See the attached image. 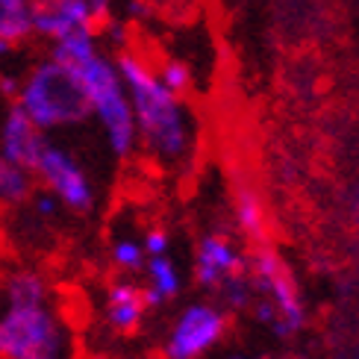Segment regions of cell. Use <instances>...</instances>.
<instances>
[{"label": "cell", "mask_w": 359, "mask_h": 359, "mask_svg": "<svg viewBox=\"0 0 359 359\" xmlns=\"http://www.w3.org/2000/svg\"><path fill=\"white\" fill-rule=\"evenodd\" d=\"M115 65L127 86L144 154L162 168H183L194 156V142H198V127H194L191 109L186 107V97L174 95L159 80L154 62H147L139 50H118Z\"/></svg>", "instance_id": "cell-1"}, {"label": "cell", "mask_w": 359, "mask_h": 359, "mask_svg": "<svg viewBox=\"0 0 359 359\" xmlns=\"http://www.w3.org/2000/svg\"><path fill=\"white\" fill-rule=\"evenodd\" d=\"M83 86V95L88 103V118H95L107 147L112 156L130 159L139 151V133H136V118H133L130 95L121 80V71L115 65V56L100 48L80 59L77 65H71Z\"/></svg>", "instance_id": "cell-2"}, {"label": "cell", "mask_w": 359, "mask_h": 359, "mask_svg": "<svg viewBox=\"0 0 359 359\" xmlns=\"http://www.w3.org/2000/svg\"><path fill=\"white\" fill-rule=\"evenodd\" d=\"M12 103H18L33 118V124L48 136L77 127L88 118V103L77 74L50 53L21 74Z\"/></svg>", "instance_id": "cell-3"}, {"label": "cell", "mask_w": 359, "mask_h": 359, "mask_svg": "<svg viewBox=\"0 0 359 359\" xmlns=\"http://www.w3.org/2000/svg\"><path fill=\"white\" fill-rule=\"evenodd\" d=\"M248 274L253 283V316L277 339H292L306 327V304L289 262L262 242L248 253Z\"/></svg>", "instance_id": "cell-4"}, {"label": "cell", "mask_w": 359, "mask_h": 359, "mask_svg": "<svg viewBox=\"0 0 359 359\" xmlns=\"http://www.w3.org/2000/svg\"><path fill=\"white\" fill-rule=\"evenodd\" d=\"M0 359H74V339L50 304L0 306Z\"/></svg>", "instance_id": "cell-5"}, {"label": "cell", "mask_w": 359, "mask_h": 359, "mask_svg": "<svg viewBox=\"0 0 359 359\" xmlns=\"http://www.w3.org/2000/svg\"><path fill=\"white\" fill-rule=\"evenodd\" d=\"M29 171H33L36 183L41 189H48L68 212L86 215L95 209L97 191H95L92 177H88L83 162L74 156L65 144L50 142V136H48V142L41 144V151Z\"/></svg>", "instance_id": "cell-6"}, {"label": "cell", "mask_w": 359, "mask_h": 359, "mask_svg": "<svg viewBox=\"0 0 359 359\" xmlns=\"http://www.w3.org/2000/svg\"><path fill=\"white\" fill-rule=\"evenodd\" d=\"M230 327V312L212 301H194L174 318L165 336V359H201L221 345Z\"/></svg>", "instance_id": "cell-7"}, {"label": "cell", "mask_w": 359, "mask_h": 359, "mask_svg": "<svg viewBox=\"0 0 359 359\" xmlns=\"http://www.w3.org/2000/svg\"><path fill=\"white\" fill-rule=\"evenodd\" d=\"M248 271V250L238 248V242L227 233H206L198 238L194 245V262H191V274L194 283L206 292H215L224 286L230 277Z\"/></svg>", "instance_id": "cell-8"}, {"label": "cell", "mask_w": 359, "mask_h": 359, "mask_svg": "<svg viewBox=\"0 0 359 359\" xmlns=\"http://www.w3.org/2000/svg\"><path fill=\"white\" fill-rule=\"evenodd\" d=\"M88 29H97V21L86 0H33V39L48 41V48Z\"/></svg>", "instance_id": "cell-9"}, {"label": "cell", "mask_w": 359, "mask_h": 359, "mask_svg": "<svg viewBox=\"0 0 359 359\" xmlns=\"http://www.w3.org/2000/svg\"><path fill=\"white\" fill-rule=\"evenodd\" d=\"M44 142H48V133H41L18 103H9L0 118V154L24 168H33Z\"/></svg>", "instance_id": "cell-10"}, {"label": "cell", "mask_w": 359, "mask_h": 359, "mask_svg": "<svg viewBox=\"0 0 359 359\" xmlns=\"http://www.w3.org/2000/svg\"><path fill=\"white\" fill-rule=\"evenodd\" d=\"M147 301H144V289L133 280H115L107 289V301H103V316L107 324L118 336H130L136 333L144 316H147Z\"/></svg>", "instance_id": "cell-11"}, {"label": "cell", "mask_w": 359, "mask_h": 359, "mask_svg": "<svg viewBox=\"0 0 359 359\" xmlns=\"http://www.w3.org/2000/svg\"><path fill=\"white\" fill-rule=\"evenodd\" d=\"M0 304L4 306H33L50 304V280L36 268H9L0 277Z\"/></svg>", "instance_id": "cell-12"}, {"label": "cell", "mask_w": 359, "mask_h": 359, "mask_svg": "<svg viewBox=\"0 0 359 359\" xmlns=\"http://www.w3.org/2000/svg\"><path fill=\"white\" fill-rule=\"evenodd\" d=\"M142 274H144L142 289H144L147 306H165L183 292V274H180V265L171 259V253L147 257Z\"/></svg>", "instance_id": "cell-13"}, {"label": "cell", "mask_w": 359, "mask_h": 359, "mask_svg": "<svg viewBox=\"0 0 359 359\" xmlns=\"http://www.w3.org/2000/svg\"><path fill=\"white\" fill-rule=\"evenodd\" d=\"M233 221H236L238 236L248 238L250 245L268 242V215H265V203L257 189L238 186L233 191Z\"/></svg>", "instance_id": "cell-14"}, {"label": "cell", "mask_w": 359, "mask_h": 359, "mask_svg": "<svg viewBox=\"0 0 359 359\" xmlns=\"http://www.w3.org/2000/svg\"><path fill=\"white\" fill-rule=\"evenodd\" d=\"M33 39V0H0V56Z\"/></svg>", "instance_id": "cell-15"}, {"label": "cell", "mask_w": 359, "mask_h": 359, "mask_svg": "<svg viewBox=\"0 0 359 359\" xmlns=\"http://www.w3.org/2000/svg\"><path fill=\"white\" fill-rule=\"evenodd\" d=\"M33 189H36L33 171L0 154V206H9V209L24 206L29 201V194H33Z\"/></svg>", "instance_id": "cell-16"}, {"label": "cell", "mask_w": 359, "mask_h": 359, "mask_svg": "<svg viewBox=\"0 0 359 359\" xmlns=\"http://www.w3.org/2000/svg\"><path fill=\"white\" fill-rule=\"evenodd\" d=\"M154 68H156V74H159V80L165 83L174 95L189 97V95L194 92V71H191V65L186 62V59L165 56V59H159Z\"/></svg>", "instance_id": "cell-17"}, {"label": "cell", "mask_w": 359, "mask_h": 359, "mask_svg": "<svg viewBox=\"0 0 359 359\" xmlns=\"http://www.w3.org/2000/svg\"><path fill=\"white\" fill-rule=\"evenodd\" d=\"M215 292H218L221 306L227 309V312H245V309L253 306V297H257V292H253V283H250V274H248V271L230 277V280L224 283V286H218Z\"/></svg>", "instance_id": "cell-18"}, {"label": "cell", "mask_w": 359, "mask_h": 359, "mask_svg": "<svg viewBox=\"0 0 359 359\" xmlns=\"http://www.w3.org/2000/svg\"><path fill=\"white\" fill-rule=\"evenodd\" d=\"M144 262H147V253H144L142 238L121 236L112 242V265L121 274H142Z\"/></svg>", "instance_id": "cell-19"}, {"label": "cell", "mask_w": 359, "mask_h": 359, "mask_svg": "<svg viewBox=\"0 0 359 359\" xmlns=\"http://www.w3.org/2000/svg\"><path fill=\"white\" fill-rule=\"evenodd\" d=\"M27 203H29V209H33L39 218H53L56 209H62V203H59L48 189H33V194H29Z\"/></svg>", "instance_id": "cell-20"}, {"label": "cell", "mask_w": 359, "mask_h": 359, "mask_svg": "<svg viewBox=\"0 0 359 359\" xmlns=\"http://www.w3.org/2000/svg\"><path fill=\"white\" fill-rule=\"evenodd\" d=\"M142 245H144L147 257H162V253L171 250V236L162 230V227H151V230L142 236Z\"/></svg>", "instance_id": "cell-21"}, {"label": "cell", "mask_w": 359, "mask_h": 359, "mask_svg": "<svg viewBox=\"0 0 359 359\" xmlns=\"http://www.w3.org/2000/svg\"><path fill=\"white\" fill-rule=\"evenodd\" d=\"M124 18L133 24V21H144L147 15H151V6H147V0H124Z\"/></svg>", "instance_id": "cell-22"}, {"label": "cell", "mask_w": 359, "mask_h": 359, "mask_svg": "<svg viewBox=\"0 0 359 359\" xmlns=\"http://www.w3.org/2000/svg\"><path fill=\"white\" fill-rule=\"evenodd\" d=\"M86 6L92 9L95 21L100 24V21H107L109 15H115V6H118V0H86Z\"/></svg>", "instance_id": "cell-23"}]
</instances>
